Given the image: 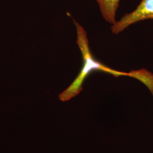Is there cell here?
I'll use <instances>...</instances> for the list:
<instances>
[{
    "instance_id": "1",
    "label": "cell",
    "mask_w": 153,
    "mask_h": 153,
    "mask_svg": "<svg viewBox=\"0 0 153 153\" xmlns=\"http://www.w3.org/2000/svg\"><path fill=\"white\" fill-rule=\"evenodd\" d=\"M73 22L76 27V44L82 54V68L79 74L71 85L59 95V98L62 102H66L78 95L83 89V83L88 76L94 71H103L113 75L116 77L128 76L137 79L138 70L131 71L130 72H123L111 69L103 64L94 57L89 48V43L86 31L74 19Z\"/></svg>"
},
{
    "instance_id": "3",
    "label": "cell",
    "mask_w": 153,
    "mask_h": 153,
    "mask_svg": "<svg viewBox=\"0 0 153 153\" xmlns=\"http://www.w3.org/2000/svg\"><path fill=\"white\" fill-rule=\"evenodd\" d=\"M104 19L112 25L116 22V13L120 0H96Z\"/></svg>"
},
{
    "instance_id": "2",
    "label": "cell",
    "mask_w": 153,
    "mask_h": 153,
    "mask_svg": "<svg viewBox=\"0 0 153 153\" xmlns=\"http://www.w3.org/2000/svg\"><path fill=\"white\" fill-rule=\"evenodd\" d=\"M146 19H153V0H141L134 11L126 14L112 26V33L118 34L131 25Z\"/></svg>"
}]
</instances>
